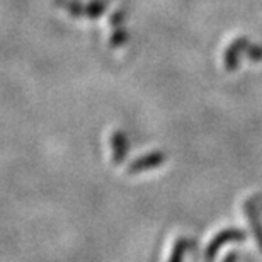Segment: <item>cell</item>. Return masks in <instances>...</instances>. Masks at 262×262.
<instances>
[{"label": "cell", "mask_w": 262, "mask_h": 262, "mask_svg": "<svg viewBox=\"0 0 262 262\" xmlns=\"http://www.w3.org/2000/svg\"><path fill=\"white\" fill-rule=\"evenodd\" d=\"M247 238L244 230L240 228H225L220 230V232L214 235V237L209 240L206 250H204V262H213L214 257H216L218 250L227 245L230 242H244Z\"/></svg>", "instance_id": "1"}, {"label": "cell", "mask_w": 262, "mask_h": 262, "mask_svg": "<svg viewBox=\"0 0 262 262\" xmlns=\"http://www.w3.org/2000/svg\"><path fill=\"white\" fill-rule=\"evenodd\" d=\"M165 159H167V155L164 151H160V150L150 151V154L138 157V159H135L133 162H129V165L126 167V174L135 176V174H141V172H146V170H154L157 167L164 165Z\"/></svg>", "instance_id": "2"}, {"label": "cell", "mask_w": 262, "mask_h": 262, "mask_svg": "<svg viewBox=\"0 0 262 262\" xmlns=\"http://www.w3.org/2000/svg\"><path fill=\"white\" fill-rule=\"evenodd\" d=\"M109 148H111V160L114 165L124 164L129 151V141L121 129H114L109 135Z\"/></svg>", "instance_id": "3"}, {"label": "cell", "mask_w": 262, "mask_h": 262, "mask_svg": "<svg viewBox=\"0 0 262 262\" xmlns=\"http://www.w3.org/2000/svg\"><path fill=\"white\" fill-rule=\"evenodd\" d=\"M249 39L245 38V36H240V38L233 39L230 46L225 51V68H227V72H235L240 65V58H242V55H245V51H247V46H249Z\"/></svg>", "instance_id": "4"}, {"label": "cell", "mask_w": 262, "mask_h": 262, "mask_svg": "<svg viewBox=\"0 0 262 262\" xmlns=\"http://www.w3.org/2000/svg\"><path fill=\"white\" fill-rule=\"evenodd\" d=\"M244 213H245V216H247V222L254 233L255 242H257V247L262 252V218L259 214L257 203H255L254 199H247V201L244 203Z\"/></svg>", "instance_id": "5"}, {"label": "cell", "mask_w": 262, "mask_h": 262, "mask_svg": "<svg viewBox=\"0 0 262 262\" xmlns=\"http://www.w3.org/2000/svg\"><path fill=\"white\" fill-rule=\"evenodd\" d=\"M191 249H194V240L189 237H181L174 242V247H172L170 254H169V260L167 262H184L186 254L189 252Z\"/></svg>", "instance_id": "6"}, {"label": "cell", "mask_w": 262, "mask_h": 262, "mask_svg": "<svg viewBox=\"0 0 262 262\" xmlns=\"http://www.w3.org/2000/svg\"><path fill=\"white\" fill-rule=\"evenodd\" d=\"M106 0H92V2H89L87 5H83V15L85 17H99L104 10H106Z\"/></svg>", "instance_id": "7"}, {"label": "cell", "mask_w": 262, "mask_h": 262, "mask_svg": "<svg viewBox=\"0 0 262 262\" xmlns=\"http://www.w3.org/2000/svg\"><path fill=\"white\" fill-rule=\"evenodd\" d=\"M128 31L123 28H114L113 29V34H111V46L113 48H119L121 45H124L128 41Z\"/></svg>", "instance_id": "8"}, {"label": "cell", "mask_w": 262, "mask_h": 262, "mask_svg": "<svg viewBox=\"0 0 262 262\" xmlns=\"http://www.w3.org/2000/svg\"><path fill=\"white\" fill-rule=\"evenodd\" d=\"M245 55H247L249 58L254 60V61H262V46L250 43L247 46V51H245Z\"/></svg>", "instance_id": "9"}, {"label": "cell", "mask_w": 262, "mask_h": 262, "mask_svg": "<svg viewBox=\"0 0 262 262\" xmlns=\"http://www.w3.org/2000/svg\"><path fill=\"white\" fill-rule=\"evenodd\" d=\"M223 262H237V254H235V252L227 254V257L223 259Z\"/></svg>", "instance_id": "10"}]
</instances>
